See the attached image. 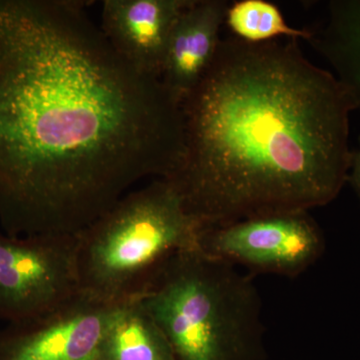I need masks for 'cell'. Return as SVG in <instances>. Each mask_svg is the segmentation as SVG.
<instances>
[{
	"label": "cell",
	"instance_id": "5",
	"mask_svg": "<svg viewBox=\"0 0 360 360\" xmlns=\"http://www.w3.org/2000/svg\"><path fill=\"white\" fill-rule=\"evenodd\" d=\"M198 248L250 276L296 278L322 257L326 240L309 212H288L200 227Z\"/></svg>",
	"mask_w": 360,
	"mask_h": 360
},
{
	"label": "cell",
	"instance_id": "9",
	"mask_svg": "<svg viewBox=\"0 0 360 360\" xmlns=\"http://www.w3.org/2000/svg\"><path fill=\"white\" fill-rule=\"evenodd\" d=\"M229 6L224 0H191L175 23L160 80L177 103L186 101L210 70Z\"/></svg>",
	"mask_w": 360,
	"mask_h": 360
},
{
	"label": "cell",
	"instance_id": "3",
	"mask_svg": "<svg viewBox=\"0 0 360 360\" xmlns=\"http://www.w3.org/2000/svg\"><path fill=\"white\" fill-rule=\"evenodd\" d=\"M175 360H262V300L250 274L198 248L175 255L139 300Z\"/></svg>",
	"mask_w": 360,
	"mask_h": 360
},
{
	"label": "cell",
	"instance_id": "6",
	"mask_svg": "<svg viewBox=\"0 0 360 360\" xmlns=\"http://www.w3.org/2000/svg\"><path fill=\"white\" fill-rule=\"evenodd\" d=\"M77 234L0 233V321H25L80 295Z\"/></svg>",
	"mask_w": 360,
	"mask_h": 360
},
{
	"label": "cell",
	"instance_id": "4",
	"mask_svg": "<svg viewBox=\"0 0 360 360\" xmlns=\"http://www.w3.org/2000/svg\"><path fill=\"white\" fill-rule=\"evenodd\" d=\"M200 229L169 180L127 194L77 234L80 295L108 305L141 300L175 255L198 248Z\"/></svg>",
	"mask_w": 360,
	"mask_h": 360
},
{
	"label": "cell",
	"instance_id": "8",
	"mask_svg": "<svg viewBox=\"0 0 360 360\" xmlns=\"http://www.w3.org/2000/svg\"><path fill=\"white\" fill-rule=\"evenodd\" d=\"M191 0H105L101 30L116 53L143 75L160 78L170 35Z\"/></svg>",
	"mask_w": 360,
	"mask_h": 360
},
{
	"label": "cell",
	"instance_id": "12",
	"mask_svg": "<svg viewBox=\"0 0 360 360\" xmlns=\"http://www.w3.org/2000/svg\"><path fill=\"white\" fill-rule=\"evenodd\" d=\"M347 181L352 184V188L354 189L360 200V141L357 148L352 150Z\"/></svg>",
	"mask_w": 360,
	"mask_h": 360
},
{
	"label": "cell",
	"instance_id": "1",
	"mask_svg": "<svg viewBox=\"0 0 360 360\" xmlns=\"http://www.w3.org/2000/svg\"><path fill=\"white\" fill-rule=\"evenodd\" d=\"M82 1L0 0V224L77 234L184 155L181 104L120 58Z\"/></svg>",
	"mask_w": 360,
	"mask_h": 360
},
{
	"label": "cell",
	"instance_id": "13",
	"mask_svg": "<svg viewBox=\"0 0 360 360\" xmlns=\"http://www.w3.org/2000/svg\"><path fill=\"white\" fill-rule=\"evenodd\" d=\"M359 104H360V75H359Z\"/></svg>",
	"mask_w": 360,
	"mask_h": 360
},
{
	"label": "cell",
	"instance_id": "2",
	"mask_svg": "<svg viewBox=\"0 0 360 360\" xmlns=\"http://www.w3.org/2000/svg\"><path fill=\"white\" fill-rule=\"evenodd\" d=\"M181 108L184 158L165 179L201 227L309 212L347 181L356 104L297 39H220Z\"/></svg>",
	"mask_w": 360,
	"mask_h": 360
},
{
	"label": "cell",
	"instance_id": "10",
	"mask_svg": "<svg viewBox=\"0 0 360 360\" xmlns=\"http://www.w3.org/2000/svg\"><path fill=\"white\" fill-rule=\"evenodd\" d=\"M99 360H175L169 342L139 300L120 305L104 329Z\"/></svg>",
	"mask_w": 360,
	"mask_h": 360
},
{
	"label": "cell",
	"instance_id": "7",
	"mask_svg": "<svg viewBox=\"0 0 360 360\" xmlns=\"http://www.w3.org/2000/svg\"><path fill=\"white\" fill-rule=\"evenodd\" d=\"M120 305L79 295L41 316L0 330V360H99L104 329Z\"/></svg>",
	"mask_w": 360,
	"mask_h": 360
},
{
	"label": "cell",
	"instance_id": "11",
	"mask_svg": "<svg viewBox=\"0 0 360 360\" xmlns=\"http://www.w3.org/2000/svg\"><path fill=\"white\" fill-rule=\"evenodd\" d=\"M225 22L234 37L250 44H264L283 37L309 41L314 33L288 25L278 7L266 0L233 2L227 9Z\"/></svg>",
	"mask_w": 360,
	"mask_h": 360
}]
</instances>
